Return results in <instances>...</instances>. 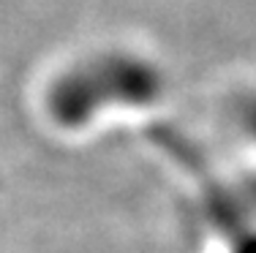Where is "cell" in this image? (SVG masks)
Instances as JSON below:
<instances>
[{
  "mask_svg": "<svg viewBox=\"0 0 256 253\" xmlns=\"http://www.w3.org/2000/svg\"><path fill=\"white\" fill-rule=\"evenodd\" d=\"M242 123H246V128H251L256 134V98L242 104Z\"/></svg>",
  "mask_w": 256,
  "mask_h": 253,
  "instance_id": "6da1fadb",
  "label": "cell"
}]
</instances>
